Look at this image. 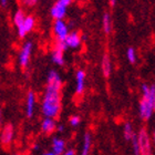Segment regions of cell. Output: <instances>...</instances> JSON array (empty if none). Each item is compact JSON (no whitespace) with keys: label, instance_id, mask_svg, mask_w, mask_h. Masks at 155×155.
I'll use <instances>...</instances> for the list:
<instances>
[{"label":"cell","instance_id":"obj_9","mask_svg":"<svg viewBox=\"0 0 155 155\" xmlns=\"http://www.w3.org/2000/svg\"><path fill=\"white\" fill-rule=\"evenodd\" d=\"M64 45L67 48L77 49L81 45V36L79 32L73 31V32H69L68 36L64 39Z\"/></svg>","mask_w":155,"mask_h":155},{"label":"cell","instance_id":"obj_4","mask_svg":"<svg viewBox=\"0 0 155 155\" xmlns=\"http://www.w3.org/2000/svg\"><path fill=\"white\" fill-rule=\"evenodd\" d=\"M15 136V127L11 123H7L2 127L1 135H0V142L3 147H8L11 144Z\"/></svg>","mask_w":155,"mask_h":155},{"label":"cell","instance_id":"obj_23","mask_svg":"<svg viewBox=\"0 0 155 155\" xmlns=\"http://www.w3.org/2000/svg\"><path fill=\"white\" fill-rule=\"evenodd\" d=\"M38 2V0H22V3L27 7H33Z\"/></svg>","mask_w":155,"mask_h":155},{"label":"cell","instance_id":"obj_2","mask_svg":"<svg viewBox=\"0 0 155 155\" xmlns=\"http://www.w3.org/2000/svg\"><path fill=\"white\" fill-rule=\"evenodd\" d=\"M142 100L140 102V115L141 119L147 121L152 117L155 109V85H142Z\"/></svg>","mask_w":155,"mask_h":155},{"label":"cell","instance_id":"obj_19","mask_svg":"<svg viewBox=\"0 0 155 155\" xmlns=\"http://www.w3.org/2000/svg\"><path fill=\"white\" fill-rule=\"evenodd\" d=\"M25 18H26V15H25L22 10H17V12L13 16V22H15V25L17 27H20L23 23V21H25Z\"/></svg>","mask_w":155,"mask_h":155},{"label":"cell","instance_id":"obj_18","mask_svg":"<svg viewBox=\"0 0 155 155\" xmlns=\"http://www.w3.org/2000/svg\"><path fill=\"white\" fill-rule=\"evenodd\" d=\"M103 30L107 35H110L112 31V21L109 13H104L103 16Z\"/></svg>","mask_w":155,"mask_h":155},{"label":"cell","instance_id":"obj_31","mask_svg":"<svg viewBox=\"0 0 155 155\" xmlns=\"http://www.w3.org/2000/svg\"><path fill=\"white\" fill-rule=\"evenodd\" d=\"M15 155H22V154H20V153H17V154H15Z\"/></svg>","mask_w":155,"mask_h":155},{"label":"cell","instance_id":"obj_29","mask_svg":"<svg viewBox=\"0 0 155 155\" xmlns=\"http://www.w3.org/2000/svg\"><path fill=\"white\" fill-rule=\"evenodd\" d=\"M42 155H54L52 152H47V153H45V154H42Z\"/></svg>","mask_w":155,"mask_h":155},{"label":"cell","instance_id":"obj_3","mask_svg":"<svg viewBox=\"0 0 155 155\" xmlns=\"http://www.w3.org/2000/svg\"><path fill=\"white\" fill-rule=\"evenodd\" d=\"M137 143H139L140 155H153L151 137L145 127H142L137 134Z\"/></svg>","mask_w":155,"mask_h":155},{"label":"cell","instance_id":"obj_15","mask_svg":"<svg viewBox=\"0 0 155 155\" xmlns=\"http://www.w3.org/2000/svg\"><path fill=\"white\" fill-rule=\"evenodd\" d=\"M102 73L105 78H109L111 75V71H112V64H111V59L110 55L105 53L102 58Z\"/></svg>","mask_w":155,"mask_h":155},{"label":"cell","instance_id":"obj_5","mask_svg":"<svg viewBox=\"0 0 155 155\" xmlns=\"http://www.w3.org/2000/svg\"><path fill=\"white\" fill-rule=\"evenodd\" d=\"M65 49H67V47H65L64 42L55 41L54 49H53L52 54H51L52 61L54 62L55 64H58V65L64 64V57H63V52H64Z\"/></svg>","mask_w":155,"mask_h":155},{"label":"cell","instance_id":"obj_26","mask_svg":"<svg viewBox=\"0 0 155 155\" xmlns=\"http://www.w3.org/2000/svg\"><path fill=\"white\" fill-rule=\"evenodd\" d=\"M0 5L2 7H7L8 5V0H0Z\"/></svg>","mask_w":155,"mask_h":155},{"label":"cell","instance_id":"obj_30","mask_svg":"<svg viewBox=\"0 0 155 155\" xmlns=\"http://www.w3.org/2000/svg\"><path fill=\"white\" fill-rule=\"evenodd\" d=\"M0 121H1V110H0Z\"/></svg>","mask_w":155,"mask_h":155},{"label":"cell","instance_id":"obj_11","mask_svg":"<svg viewBox=\"0 0 155 155\" xmlns=\"http://www.w3.org/2000/svg\"><path fill=\"white\" fill-rule=\"evenodd\" d=\"M35 105H36V94L32 91L28 92L27 95V102H26V114L27 117L31 119L35 113Z\"/></svg>","mask_w":155,"mask_h":155},{"label":"cell","instance_id":"obj_6","mask_svg":"<svg viewBox=\"0 0 155 155\" xmlns=\"http://www.w3.org/2000/svg\"><path fill=\"white\" fill-rule=\"evenodd\" d=\"M32 48H33L32 42L28 41L23 45L22 49H21V51H20L19 64L22 69H26L27 65L29 64L30 57H31V53H32Z\"/></svg>","mask_w":155,"mask_h":155},{"label":"cell","instance_id":"obj_17","mask_svg":"<svg viewBox=\"0 0 155 155\" xmlns=\"http://www.w3.org/2000/svg\"><path fill=\"white\" fill-rule=\"evenodd\" d=\"M123 134H124V139L126 141H131V139L133 137V135L135 134L134 131H133L132 124L130 122H126L124 124V127H123Z\"/></svg>","mask_w":155,"mask_h":155},{"label":"cell","instance_id":"obj_12","mask_svg":"<svg viewBox=\"0 0 155 155\" xmlns=\"http://www.w3.org/2000/svg\"><path fill=\"white\" fill-rule=\"evenodd\" d=\"M55 129H57V124H55V121L53 119H50V117H45L41 123V131L43 134L45 135H50L54 132Z\"/></svg>","mask_w":155,"mask_h":155},{"label":"cell","instance_id":"obj_24","mask_svg":"<svg viewBox=\"0 0 155 155\" xmlns=\"http://www.w3.org/2000/svg\"><path fill=\"white\" fill-rule=\"evenodd\" d=\"M62 155H75V151L74 150L70 149V150H68V151H64V153H63Z\"/></svg>","mask_w":155,"mask_h":155},{"label":"cell","instance_id":"obj_28","mask_svg":"<svg viewBox=\"0 0 155 155\" xmlns=\"http://www.w3.org/2000/svg\"><path fill=\"white\" fill-rule=\"evenodd\" d=\"M115 2H116V0H110V5H111V6H114V5H115Z\"/></svg>","mask_w":155,"mask_h":155},{"label":"cell","instance_id":"obj_22","mask_svg":"<svg viewBox=\"0 0 155 155\" xmlns=\"http://www.w3.org/2000/svg\"><path fill=\"white\" fill-rule=\"evenodd\" d=\"M69 122H70V124H71L72 126H78L81 122V117L79 115H73L70 117Z\"/></svg>","mask_w":155,"mask_h":155},{"label":"cell","instance_id":"obj_16","mask_svg":"<svg viewBox=\"0 0 155 155\" xmlns=\"http://www.w3.org/2000/svg\"><path fill=\"white\" fill-rule=\"evenodd\" d=\"M91 149H92V135H91V133L87 132L83 137V145H82L81 155H90Z\"/></svg>","mask_w":155,"mask_h":155},{"label":"cell","instance_id":"obj_21","mask_svg":"<svg viewBox=\"0 0 155 155\" xmlns=\"http://www.w3.org/2000/svg\"><path fill=\"white\" fill-rule=\"evenodd\" d=\"M131 142H132V147H133V153H134V155H140L139 143H137V136H136V134L133 135V137L131 139Z\"/></svg>","mask_w":155,"mask_h":155},{"label":"cell","instance_id":"obj_20","mask_svg":"<svg viewBox=\"0 0 155 155\" xmlns=\"http://www.w3.org/2000/svg\"><path fill=\"white\" fill-rule=\"evenodd\" d=\"M126 58L130 61V63H135L136 61V53L133 48H129L126 51Z\"/></svg>","mask_w":155,"mask_h":155},{"label":"cell","instance_id":"obj_10","mask_svg":"<svg viewBox=\"0 0 155 155\" xmlns=\"http://www.w3.org/2000/svg\"><path fill=\"white\" fill-rule=\"evenodd\" d=\"M67 7L65 5H63L62 2L58 1L53 5V7L51 8V17L54 18L55 20H62L64 18L65 13H67Z\"/></svg>","mask_w":155,"mask_h":155},{"label":"cell","instance_id":"obj_7","mask_svg":"<svg viewBox=\"0 0 155 155\" xmlns=\"http://www.w3.org/2000/svg\"><path fill=\"white\" fill-rule=\"evenodd\" d=\"M53 32L57 38V41L64 42L65 37L68 36L69 33V28L67 23L63 20H55L54 25H53Z\"/></svg>","mask_w":155,"mask_h":155},{"label":"cell","instance_id":"obj_27","mask_svg":"<svg viewBox=\"0 0 155 155\" xmlns=\"http://www.w3.org/2000/svg\"><path fill=\"white\" fill-rule=\"evenodd\" d=\"M63 129H64V127H63V125H59V126H57V131H58V132H62V131H63Z\"/></svg>","mask_w":155,"mask_h":155},{"label":"cell","instance_id":"obj_14","mask_svg":"<svg viewBox=\"0 0 155 155\" xmlns=\"http://www.w3.org/2000/svg\"><path fill=\"white\" fill-rule=\"evenodd\" d=\"M77 89H75V93L78 95H81V94L84 92V85H85V72L83 70H79L77 72Z\"/></svg>","mask_w":155,"mask_h":155},{"label":"cell","instance_id":"obj_13","mask_svg":"<svg viewBox=\"0 0 155 155\" xmlns=\"http://www.w3.org/2000/svg\"><path fill=\"white\" fill-rule=\"evenodd\" d=\"M65 151V141L60 137H54L52 141V153L54 155H62Z\"/></svg>","mask_w":155,"mask_h":155},{"label":"cell","instance_id":"obj_8","mask_svg":"<svg viewBox=\"0 0 155 155\" xmlns=\"http://www.w3.org/2000/svg\"><path fill=\"white\" fill-rule=\"evenodd\" d=\"M36 25V19L33 16H28L25 18V21L20 27H18V36L19 38H25L28 32H30L31 30L35 28Z\"/></svg>","mask_w":155,"mask_h":155},{"label":"cell","instance_id":"obj_25","mask_svg":"<svg viewBox=\"0 0 155 155\" xmlns=\"http://www.w3.org/2000/svg\"><path fill=\"white\" fill-rule=\"evenodd\" d=\"M60 2H62L63 5H65V6H68V5H70L71 3V1L72 0H59Z\"/></svg>","mask_w":155,"mask_h":155},{"label":"cell","instance_id":"obj_1","mask_svg":"<svg viewBox=\"0 0 155 155\" xmlns=\"http://www.w3.org/2000/svg\"><path fill=\"white\" fill-rule=\"evenodd\" d=\"M61 77L57 71L51 70L48 73L47 87L41 104L42 114L45 117L54 120L61 112Z\"/></svg>","mask_w":155,"mask_h":155}]
</instances>
